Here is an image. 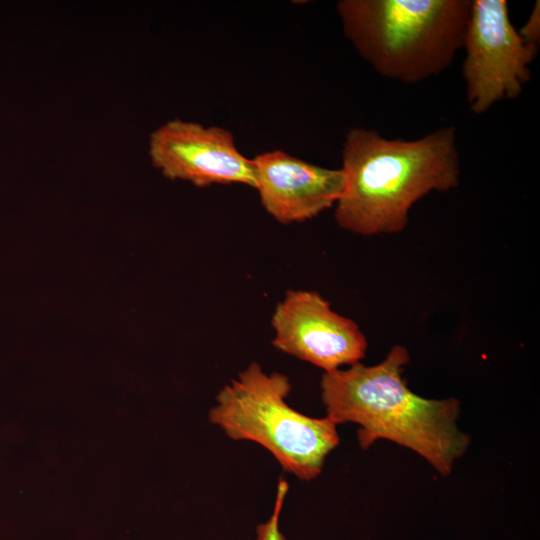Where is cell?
<instances>
[{
    "label": "cell",
    "instance_id": "cell-3",
    "mask_svg": "<svg viewBox=\"0 0 540 540\" xmlns=\"http://www.w3.org/2000/svg\"><path fill=\"white\" fill-rule=\"evenodd\" d=\"M336 8L375 72L416 84L442 74L463 48L471 0H342Z\"/></svg>",
    "mask_w": 540,
    "mask_h": 540
},
{
    "label": "cell",
    "instance_id": "cell-5",
    "mask_svg": "<svg viewBox=\"0 0 540 540\" xmlns=\"http://www.w3.org/2000/svg\"><path fill=\"white\" fill-rule=\"evenodd\" d=\"M462 77L475 114L517 98L532 74L538 45L525 41L509 18L506 0H471Z\"/></svg>",
    "mask_w": 540,
    "mask_h": 540
},
{
    "label": "cell",
    "instance_id": "cell-1",
    "mask_svg": "<svg viewBox=\"0 0 540 540\" xmlns=\"http://www.w3.org/2000/svg\"><path fill=\"white\" fill-rule=\"evenodd\" d=\"M341 170L345 184L336 202L337 224L366 236L399 233L418 200L458 187L456 128L445 126L413 140L352 128L343 143Z\"/></svg>",
    "mask_w": 540,
    "mask_h": 540
},
{
    "label": "cell",
    "instance_id": "cell-2",
    "mask_svg": "<svg viewBox=\"0 0 540 540\" xmlns=\"http://www.w3.org/2000/svg\"><path fill=\"white\" fill-rule=\"evenodd\" d=\"M408 362V350L395 345L379 364L356 363L325 372L321 390L327 417L336 425L358 424L363 449L387 439L417 452L447 476L470 443L457 427L459 401L426 399L412 392L402 377Z\"/></svg>",
    "mask_w": 540,
    "mask_h": 540
},
{
    "label": "cell",
    "instance_id": "cell-8",
    "mask_svg": "<svg viewBox=\"0 0 540 540\" xmlns=\"http://www.w3.org/2000/svg\"><path fill=\"white\" fill-rule=\"evenodd\" d=\"M252 162L262 206L283 224L317 216L336 204L344 189L341 169L314 165L280 150L259 154Z\"/></svg>",
    "mask_w": 540,
    "mask_h": 540
},
{
    "label": "cell",
    "instance_id": "cell-10",
    "mask_svg": "<svg viewBox=\"0 0 540 540\" xmlns=\"http://www.w3.org/2000/svg\"><path fill=\"white\" fill-rule=\"evenodd\" d=\"M519 35L527 42L538 45L540 43V2L537 0L533 9L524 23L518 30Z\"/></svg>",
    "mask_w": 540,
    "mask_h": 540
},
{
    "label": "cell",
    "instance_id": "cell-7",
    "mask_svg": "<svg viewBox=\"0 0 540 540\" xmlns=\"http://www.w3.org/2000/svg\"><path fill=\"white\" fill-rule=\"evenodd\" d=\"M272 344L325 372L364 358L367 341L358 325L330 307L319 293L288 290L272 315Z\"/></svg>",
    "mask_w": 540,
    "mask_h": 540
},
{
    "label": "cell",
    "instance_id": "cell-4",
    "mask_svg": "<svg viewBox=\"0 0 540 540\" xmlns=\"http://www.w3.org/2000/svg\"><path fill=\"white\" fill-rule=\"evenodd\" d=\"M290 391L287 376L268 374L252 362L221 389L209 419L229 438L261 445L285 471L308 481L321 473L339 435L329 417L313 418L290 407Z\"/></svg>",
    "mask_w": 540,
    "mask_h": 540
},
{
    "label": "cell",
    "instance_id": "cell-9",
    "mask_svg": "<svg viewBox=\"0 0 540 540\" xmlns=\"http://www.w3.org/2000/svg\"><path fill=\"white\" fill-rule=\"evenodd\" d=\"M288 490V482L284 478L280 477L277 485L273 513L267 522L257 526L256 540H286L284 535L279 530V517Z\"/></svg>",
    "mask_w": 540,
    "mask_h": 540
},
{
    "label": "cell",
    "instance_id": "cell-6",
    "mask_svg": "<svg viewBox=\"0 0 540 540\" xmlns=\"http://www.w3.org/2000/svg\"><path fill=\"white\" fill-rule=\"evenodd\" d=\"M152 165L170 180L197 187L239 183L255 188L252 159L235 145L232 133L218 126L173 119L149 136Z\"/></svg>",
    "mask_w": 540,
    "mask_h": 540
}]
</instances>
